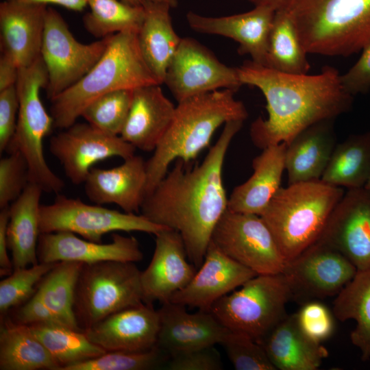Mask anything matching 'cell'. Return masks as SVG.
<instances>
[{
    "instance_id": "obj_1",
    "label": "cell",
    "mask_w": 370,
    "mask_h": 370,
    "mask_svg": "<svg viewBox=\"0 0 370 370\" xmlns=\"http://www.w3.org/2000/svg\"><path fill=\"white\" fill-rule=\"evenodd\" d=\"M243 121H230L202 162L190 167L176 160L153 190L145 197L140 214L150 221L177 231L188 260L202 264L214 228L227 209L223 167L229 146Z\"/></svg>"
},
{
    "instance_id": "obj_2",
    "label": "cell",
    "mask_w": 370,
    "mask_h": 370,
    "mask_svg": "<svg viewBox=\"0 0 370 370\" xmlns=\"http://www.w3.org/2000/svg\"><path fill=\"white\" fill-rule=\"evenodd\" d=\"M242 84L263 94L268 116L258 117L250 126L253 144L263 149L288 144L308 127L334 120L348 112L353 96L345 91L338 70L331 66L315 75L291 74L246 60L236 67Z\"/></svg>"
},
{
    "instance_id": "obj_3",
    "label": "cell",
    "mask_w": 370,
    "mask_h": 370,
    "mask_svg": "<svg viewBox=\"0 0 370 370\" xmlns=\"http://www.w3.org/2000/svg\"><path fill=\"white\" fill-rule=\"evenodd\" d=\"M235 92L220 89L178 102L166 132L145 162L146 196L165 176L173 161L190 162L209 145L221 125L247 119V110L242 101L235 99Z\"/></svg>"
},
{
    "instance_id": "obj_4",
    "label": "cell",
    "mask_w": 370,
    "mask_h": 370,
    "mask_svg": "<svg viewBox=\"0 0 370 370\" xmlns=\"http://www.w3.org/2000/svg\"><path fill=\"white\" fill-rule=\"evenodd\" d=\"M153 84H160L141 54L137 33L114 34L94 66L77 83L50 100L54 127L62 130L70 127L88 104L108 92Z\"/></svg>"
},
{
    "instance_id": "obj_5",
    "label": "cell",
    "mask_w": 370,
    "mask_h": 370,
    "mask_svg": "<svg viewBox=\"0 0 370 370\" xmlns=\"http://www.w3.org/2000/svg\"><path fill=\"white\" fill-rule=\"evenodd\" d=\"M344 193L343 188L321 180L288 184L278 190L260 217L286 262L319 239Z\"/></svg>"
},
{
    "instance_id": "obj_6",
    "label": "cell",
    "mask_w": 370,
    "mask_h": 370,
    "mask_svg": "<svg viewBox=\"0 0 370 370\" xmlns=\"http://www.w3.org/2000/svg\"><path fill=\"white\" fill-rule=\"evenodd\" d=\"M288 12L307 53L347 57L370 42V0H297Z\"/></svg>"
},
{
    "instance_id": "obj_7",
    "label": "cell",
    "mask_w": 370,
    "mask_h": 370,
    "mask_svg": "<svg viewBox=\"0 0 370 370\" xmlns=\"http://www.w3.org/2000/svg\"><path fill=\"white\" fill-rule=\"evenodd\" d=\"M48 82L47 71L41 57L31 65L19 68L16 84L19 108L16 132L7 151H19L26 160L29 182L43 191L58 194L64 182L49 166L45 158L43 140L54 127L40 97Z\"/></svg>"
},
{
    "instance_id": "obj_8",
    "label": "cell",
    "mask_w": 370,
    "mask_h": 370,
    "mask_svg": "<svg viewBox=\"0 0 370 370\" xmlns=\"http://www.w3.org/2000/svg\"><path fill=\"white\" fill-rule=\"evenodd\" d=\"M140 274L134 262L83 264L73 304L79 328L84 332L113 313L144 302Z\"/></svg>"
},
{
    "instance_id": "obj_9",
    "label": "cell",
    "mask_w": 370,
    "mask_h": 370,
    "mask_svg": "<svg viewBox=\"0 0 370 370\" xmlns=\"http://www.w3.org/2000/svg\"><path fill=\"white\" fill-rule=\"evenodd\" d=\"M292 299L282 273L256 275L219 299L210 312L225 328L260 341L287 314Z\"/></svg>"
},
{
    "instance_id": "obj_10",
    "label": "cell",
    "mask_w": 370,
    "mask_h": 370,
    "mask_svg": "<svg viewBox=\"0 0 370 370\" xmlns=\"http://www.w3.org/2000/svg\"><path fill=\"white\" fill-rule=\"evenodd\" d=\"M166 229L169 228L150 221L141 214L90 205L63 195L58 194L52 204L40 205V234L71 232L84 239L101 243L103 236L112 232H143L156 235Z\"/></svg>"
},
{
    "instance_id": "obj_11",
    "label": "cell",
    "mask_w": 370,
    "mask_h": 370,
    "mask_svg": "<svg viewBox=\"0 0 370 370\" xmlns=\"http://www.w3.org/2000/svg\"><path fill=\"white\" fill-rule=\"evenodd\" d=\"M112 36L82 43L73 36L61 14L48 7L40 50L48 75L45 88L47 97L52 99L81 79L103 56Z\"/></svg>"
},
{
    "instance_id": "obj_12",
    "label": "cell",
    "mask_w": 370,
    "mask_h": 370,
    "mask_svg": "<svg viewBox=\"0 0 370 370\" xmlns=\"http://www.w3.org/2000/svg\"><path fill=\"white\" fill-rule=\"evenodd\" d=\"M226 256L257 275L282 273L286 261L259 215L226 210L210 241Z\"/></svg>"
},
{
    "instance_id": "obj_13",
    "label": "cell",
    "mask_w": 370,
    "mask_h": 370,
    "mask_svg": "<svg viewBox=\"0 0 370 370\" xmlns=\"http://www.w3.org/2000/svg\"><path fill=\"white\" fill-rule=\"evenodd\" d=\"M177 102L220 89L243 85L237 68L227 66L197 40L185 37L167 68L164 83Z\"/></svg>"
},
{
    "instance_id": "obj_14",
    "label": "cell",
    "mask_w": 370,
    "mask_h": 370,
    "mask_svg": "<svg viewBox=\"0 0 370 370\" xmlns=\"http://www.w3.org/2000/svg\"><path fill=\"white\" fill-rule=\"evenodd\" d=\"M356 272L355 266L342 254L317 241L286 262L282 273L292 298L305 303L336 295Z\"/></svg>"
},
{
    "instance_id": "obj_15",
    "label": "cell",
    "mask_w": 370,
    "mask_h": 370,
    "mask_svg": "<svg viewBox=\"0 0 370 370\" xmlns=\"http://www.w3.org/2000/svg\"><path fill=\"white\" fill-rule=\"evenodd\" d=\"M49 150L70 181L79 185L98 161L115 156L127 159L135 155L136 148L120 136L105 133L88 123H75L51 138Z\"/></svg>"
},
{
    "instance_id": "obj_16",
    "label": "cell",
    "mask_w": 370,
    "mask_h": 370,
    "mask_svg": "<svg viewBox=\"0 0 370 370\" xmlns=\"http://www.w3.org/2000/svg\"><path fill=\"white\" fill-rule=\"evenodd\" d=\"M317 241L339 251L357 271L370 267V191H345Z\"/></svg>"
},
{
    "instance_id": "obj_17",
    "label": "cell",
    "mask_w": 370,
    "mask_h": 370,
    "mask_svg": "<svg viewBox=\"0 0 370 370\" xmlns=\"http://www.w3.org/2000/svg\"><path fill=\"white\" fill-rule=\"evenodd\" d=\"M188 259L183 239L177 231L166 229L156 234L152 258L140 274L144 302L169 301L185 288L197 270Z\"/></svg>"
},
{
    "instance_id": "obj_18",
    "label": "cell",
    "mask_w": 370,
    "mask_h": 370,
    "mask_svg": "<svg viewBox=\"0 0 370 370\" xmlns=\"http://www.w3.org/2000/svg\"><path fill=\"white\" fill-rule=\"evenodd\" d=\"M186 306L172 301L158 310L160 329L156 346L168 356L221 344L229 329L210 312H189Z\"/></svg>"
},
{
    "instance_id": "obj_19",
    "label": "cell",
    "mask_w": 370,
    "mask_h": 370,
    "mask_svg": "<svg viewBox=\"0 0 370 370\" xmlns=\"http://www.w3.org/2000/svg\"><path fill=\"white\" fill-rule=\"evenodd\" d=\"M257 274L221 251L211 241L204 261L190 283L169 301L210 311L221 297Z\"/></svg>"
},
{
    "instance_id": "obj_20",
    "label": "cell",
    "mask_w": 370,
    "mask_h": 370,
    "mask_svg": "<svg viewBox=\"0 0 370 370\" xmlns=\"http://www.w3.org/2000/svg\"><path fill=\"white\" fill-rule=\"evenodd\" d=\"M159 329L158 310L143 302L106 317L84 332L106 352H140L156 346Z\"/></svg>"
},
{
    "instance_id": "obj_21",
    "label": "cell",
    "mask_w": 370,
    "mask_h": 370,
    "mask_svg": "<svg viewBox=\"0 0 370 370\" xmlns=\"http://www.w3.org/2000/svg\"><path fill=\"white\" fill-rule=\"evenodd\" d=\"M37 256L41 263L73 261L91 264L101 261L137 262L143 260V254L134 236L114 233L112 242L103 244L79 238L71 232H56L40 234Z\"/></svg>"
},
{
    "instance_id": "obj_22",
    "label": "cell",
    "mask_w": 370,
    "mask_h": 370,
    "mask_svg": "<svg viewBox=\"0 0 370 370\" xmlns=\"http://www.w3.org/2000/svg\"><path fill=\"white\" fill-rule=\"evenodd\" d=\"M275 11L254 6L246 12L225 16H206L192 11L186 14L189 27L195 32L225 36L238 43V52L265 65L268 40Z\"/></svg>"
},
{
    "instance_id": "obj_23",
    "label": "cell",
    "mask_w": 370,
    "mask_h": 370,
    "mask_svg": "<svg viewBox=\"0 0 370 370\" xmlns=\"http://www.w3.org/2000/svg\"><path fill=\"white\" fill-rule=\"evenodd\" d=\"M145 162L134 155L115 167L92 168L84 183L87 197L96 204H114L125 212L138 213L146 196Z\"/></svg>"
},
{
    "instance_id": "obj_24",
    "label": "cell",
    "mask_w": 370,
    "mask_h": 370,
    "mask_svg": "<svg viewBox=\"0 0 370 370\" xmlns=\"http://www.w3.org/2000/svg\"><path fill=\"white\" fill-rule=\"evenodd\" d=\"M47 8L43 4L0 3L1 51L19 68L31 65L40 57Z\"/></svg>"
},
{
    "instance_id": "obj_25",
    "label": "cell",
    "mask_w": 370,
    "mask_h": 370,
    "mask_svg": "<svg viewBox=\"0 0 370 370\" xmlns=\"http://www.w3.org/2000/svg\"><path fill=\"white\" fill-rule=\"evenodd\" d=\"M175 107L160 84L133 90L130 110L120 136L136 149L153 151L166 132Z\"/></svg>"
},
{
    "instance_id": "obj_26",
    "label": "cell",
    "mask_w": 370,
    "mask_h": 370,
    "mask_svg": "<svg viewBox=\"0 0 370 370\" xmlns=\"http://www.w3.org/2000/svg\"><path fill=\"white\" fill-rule=\"evenodd\" d=\"M262 150L252 160L254 172L251 177L231 193L227 210L260 216L281 188L286 143L271 145Z\"/></svg>"
},
{
    "instance_id": "obj_27",
    "label": "cell",
    "mask_w": 370,
    "mask_h": 370,
    "mask_svg": "<svg viewBox=\"0 0 370 370\" xmlns=\"http://www.w3.org/2000/svg\"><path fill=\"white\" fill-rule=\"evenodd\" d=\"M336 145L334 120L319 122L296 135L286 144L288 184L321 180Z\"/></svg>"
},
{
    "instance_id": "obj_28",
    "label": "cell",
    "mask_w": 370,
    "mask_h": 370,
    "mask_svg": "<svg viewBox=\"0 0 370 370\" xmlns=\"http://www.w3.org/2000/svg\"><path fill=\"white\" fill-rule=\"evenodd\" d=\"M275 369L316 370L328 352L301 330L296 312L286 314L260 341Z\"/></svg>"
},
{
    "instance_id": "obj_29",
    "label": "cell",
    "mask_w": 370,
    "mask_h": 370,
    "mask_svg": "<svg viewBox=\"0 0 370 370\" xmlns=\"http://www.w3.org/2000/svg\"><path fill=\"white\" fill-rule=\"evenodd\" d=\"M42 189L29 182L9 206L7 236L13 270L38 263L37 247L40 230V201Z\"/></svg>"
},
{
    "instance_id": "obj_30",
    "label": "cell",
    "mask_w": 370,
    "mask_h": 370,
    "mask_svg": "<svg viewBox=\"0 0 370 370\" xmlns=\"http://www.w3.org/2000/svg\"><path fill=\"white\" fill-rule=\"evenodd\" d=\"M143 24L137 33L141 54L160 84L164 83L167 68L181 42L171 22L170 10L163 1L145 0Z\"/></svg>"
},
{
    "instance_id": "obj_31",
    "label": "cell",
    "mask_w": 370,
    "mask_h": 370,
    "mask_svg": "<svg viewBox=\"0 0 370 370\" xmlns=\"http://www.w3.org/2000/svg\"><path fill=\"white\" fill-rule=\"evenodd\" d=\"M0 370H58L51 354L29 325L1 317Z\"/></svg>"
},
{
    "instance_id": "obj_32",
    "label": "cell",
    "mask_w": 370,
    "mask_h": 370,
    "mask_svg": "<svg viewBox=\"0 0 370 370\" xmlns=\"http://www.w3.org/2000/svg\"><path fill=\"white\" fill-rule=\"evenodd\" d=\"M332 312L337 319H354L356 325L350 334L352 344L360 352L361 360L370 359V267L357 271L336 295Z\"/></svg>"
},
{
    "instance_id": "obj_33",
    "label": "cell",
    "mask_w": 370,
    "mask_h": 370,
    "mask_svg": "<svg viewBox=\"0 0 370 370\" xmlns=\"http://www.w3.org/2000/svg\"><path fill=\"white\" fill-rule=\"evenodd\" d=\"M370 170V132L353 135L336 145L321 177L326 184L364 187Z\"/></svg>"
},
{
    "instance_id": "obj_34",
    "label": "cell",
    "mask_w": 370,
    "mask_h": 370,
    "mask_svg": "<svg viewBox=\"0 0 370 370\" xmlns=\"http://www.w3.org/2000/svg\"><path fill=\"white\" fill-rule=\"evenodd\" d=\"M84 263L73 261L56 262L38 283L35 294L63 325L83 332L73 312L75 286Z\"/></svg>"
},
{
    "instance_id": "obj_35",
    "label": "cell",
    "mask_w": 370,
    "mask_h": 370,
    "mask_svg": "<svg viewBox=\"0 0 370 370\" xmlns=\"http://www.w3.org/2000/svg\"><path fill=\"white\" fill-rule=\"evenodd\" d=\"M29 326L58 365V370H64L106 352L91 342L84 332L64 325L41 323Z\"/></svg>"
},
{
    "instance_id": "obj_36",
    "label": "cell",
    "mask_w": 370,
    "mask_h": 370,
    "mask_svg": "<svg viewBox=\"0 0 370 370\" xmlns=\"http://www.w3.org/2000/svg\"><path fill=\"white\" fill-rule=\"evenodd\" d=\"M307 54L288 11L275 12L264 66L286 73L308 74Z\"/></svg>"
},
{
    "instance_id": "obj_37",
    "label": "cell",
    "mask_w": 370,
    "mask_h": 370,
    "mask_svg": "<svg viewBox=\"0 0 370 370\" xmlns=\"http://www.w3.org/2000/svg\"><path fill=\"white\" fill-rule=\"evenodd\" d=\"M89 11L83 16L86 30L97 38L125 32L138 33L144 20L141 5L122 0H86Z\"/></svg>"
},
{
    "instance_id": "obj_38",
    "label": "cell",
    "mask_w": 370,
    "mask_h": 370,
    "mask_svg": "<svg viewBox=\"0 0 370 370\" xmlns=\"http://www.w3.org/2000/svg\"><path fill=\"white\" fill-rule=\"evenodd\" d=\"M133 90H118L103 95L88 104L81 116L105 133L120 136L130 110Z\"/></svg>"
},
{
    "instance_id": "obj_39",
    "label": "cell",
    "mask_w": 370,
    "mask_h": 370,
    "mask_svg": "<svg viewBox=\"0 0 370 370\" xmlns=\"http://www.w3.org/2000/svg\"><path fill=\"white\" fill-rule=\"evenodd\" d=\"M169 356L157 346L145 351H112L64 370H150L166 365Z\"/></svg>"
},
{
    "instance_id": "obj_40",
    "label": "cell",
    "mask_w": 370,
    "mask_h": 370,
    "mask_svg": "<svg viewBox=\"0 0 370 370\" xmlns=\"http://www.w3.org/2000/svg\"><path fill=\"white\" fill-rule=\"evenodd\" d=\"M56 263H41L14 269L0 282V316L8 313L27 301L36 293L44 275Z\"/></svg>"
},
{
    "instance_id": "obj_41",
    "label": "cell",
    "mask_w": 370,
    "mask_h": 370,
    "mask_svg": "<svg viewBox=\"0 0 370 370\" xmlns=\"http://www.w3.org/2000/svg\"><path fill=\"white\" fill-rule=\"evenodd\" d=\"M221 345L236 370H275L263 346L244 333L229 330Z\"/></svg>"
},
{
    "instance_id": "obj_42",
    "label": "cell",
    "mask_w": 370,
    "mask_h": 370,
    "mask_svg": "<svg viewBox=\"0 0 370 370\" xmlns=\"http://www.w3.org/2000/svg\"><path fill=\"white\" fill-rule=\"evenodd\" d=\"M0 160V208L15 201L29 183L26 160L18 150H12Z\"/></svg>"
},
{
    "instance_id": "obj_43",
    "label": "cell",
    "mask_w": 370,
    "mask_h": 370,
    "mask_svg": "<svg viewBox=\"0 0 370 370\" xmlns=\"http://www.w3.org/2000/svg\"><path fill=\"white\" fill-rule=\"evenodd\" d=\"M296 314L301 330L312 341L321 343L332 336L334 330L333 316L323 304L314 300L306 301Z\"/></svg>"
},
{
    "instance_id": "obj_44",
    "label": "cell",
    "mask_w": 370,
    "mask_h": 370,
    "mask_svg": "<svg viewBox=\"0 0 370 370\" xmlns=\"http://www.w3.org/2000/svg\"><path fill=\"white\" fill-rule=\"evenodd\" d=\"M169 370H220L223 365L214 346L197 349L169 357Z\"/></svg>"
},
{
    "instance_id": "obj_45",
    "label": "cell",
    "mask_w": 370,
    "mask_h": 370,
    "mask_svg": "<svg viewBox=\"0 0 370 370\" xmlns=\"http://www.w3.org/2000/svg\"><path fill=\"white\" fill-rule=\"evenodd\" d=\"M19 101L16 86L0 91V151H8L14 138Z\"/></svg>"
},
{
    "instance_id": "obj_46",
    "label": "cell",
    "mask_w": 370,
    "mask_h": 370,
    "mask_svg": "<svg viewBox=\"0 0 370 370\" xmlns=\"http://www.w3.org/2000/svg\"><path fill=\"white\" fill-rule=\"evenodd\" d=\"M340 82L346 92L354 96L370 88V42L362 49L359 60L345 73L340 75Z\"/></svg>"
},
{
    "instance_id": "obj_47",
    "label": "cell",
    "mask_w": 370,
    "mask_h": 370,
    "mask_svg": "<svg viewBox=\"0 0 370 370\" xmlns=\"http://www.w3.org/2000/svg\"><path fill=\"white\" fill-rule=\"evenodd\" d=\"M7 315L13 321L27 325L41 323L62 324L36 294L25 304L10 310Z\"/></svg>"
},
{
    "instance_id": "obj_48",
    "label": "cell",
    "mask_w": 370,
    "mask_h": 370,
    "mask_svg": "<svg viewBox=\"0 0 370 370\" xmlns=\"http://www.w3.org/2000/svg\"><path fill=\"white\" fill-rule=\"evenodd\" d=\"M9 221V207L0 211V275H9L13 272L12 260L8 256L7 228Z\"/></svg>"
},
{
    "instance_id": "obj_49",
    "label": "cell",
    "mask_w": 370,
    "mask_h": 370,
    "mask_svg": "<svg viewBox=\"0 0 370 370\" xmlns=\"http://www.w3.org/2000/svg\"><path fill=\"white\" fill-rule=\"evenodd\" d=\"M19 67L8 55L1 53L0 57V91L15 86Z\"/></svg>"
},
{
    "instance_id": "obj_50",
    "label": "cell",
    "mask_w": 370,
    "mask_h": 370,
    "mask_svg": "<svg viewBox=\"0 0 370 370\" xmlns=\"http://www.w3.org/2000/svg\"><path fill=\"white\" fill-rule=\"evenodd\" d=\"M14 1L23 3L28 4H43L48 5L49 4H53L62 6L66 9L75 11L82 12L87 5L86 0H3Z\"/></svg>"
},
{
    "instance_id": "obj_51",
    "label": "cell",
    "mask_w": 370,
    "mask_h": 370,
    "mask_svg": "<svg viewBox=\"0 0 370 370\" xmlns=\"http://www.w3.org/2000/svg\"><path fill=\"white\" fill-rule=\"evenodd\" d=\"M254 6L269 7L275 12L288 11L297 0H246Z\"/></svg>"
},
{
    "instance_id": "obj_52",
    "label": "cell",
    "mask_w": 370,
    "mask_h": 370,
    "mask_svg": "<svg viewBox=\"0 0 370 370\" xmlns=\"http://www.w3.org/2000/svg\"><path fill=\"white\" fill-rule=\"evenodd\" d=\"M126 3L132 4V5H141V3L145 0H122ZM150 1H163L169 3L173 8H175L177 6L178 0H150Z\"/></svg>"
},
{
    "instance_id": "obj_53",
    "label": "cell",
    "mask_w": 370,
    "mask_h": 370,
    "mask_svg": "<svg viewBox=\"0 0 370 370\" xmlns=\"http://www.w3.org/2000/svg\"><path fill=\"white\" fill-rule=\"evenodd\" d=\"M364 188H365L366 189H367L368 190L370 191V170H369V176H368L367 182H366Z\"/></svg>"
}]
</instances>
